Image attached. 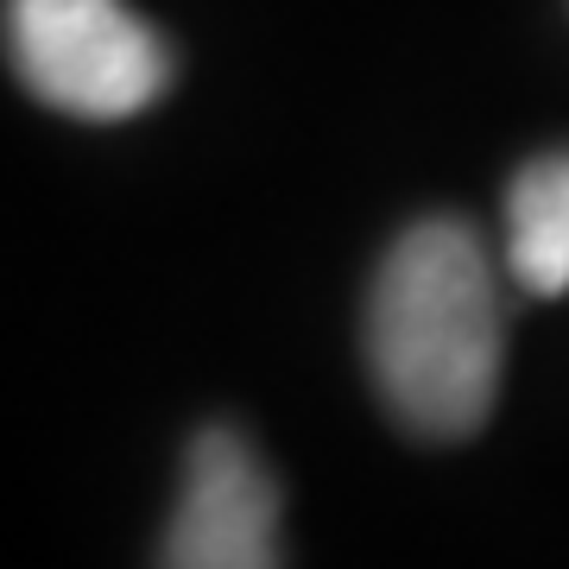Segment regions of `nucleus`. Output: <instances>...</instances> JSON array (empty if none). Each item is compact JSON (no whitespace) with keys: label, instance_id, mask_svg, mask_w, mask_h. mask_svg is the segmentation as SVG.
Returning <instances> with one entry per match:
<instances>
[{"label":"nucleus","instance_id":"nucleus-4","mask_svg":"<svg viewBox=\"0 0 569 569\" xmlns=\"http://www.w3.org/2000/svg\"><path fill=\"white\" fill-rule=\"evenodd\" d=\"M507 272L538 298H563L569 291V152H545L512 178Z\"/></svg>","mask_w":569,"mask_h":569},{"label":"nucleus","instance_id":"nucleus-2","mask_svg":"<svg viewBox=\"0 0 569 569\" xmlns=\"http://www.w3.org/2000/svg\"><path fill=\"white\" fill-rule=\"evenodd\" d=\"M7 58L77 121H127L171 82V51L127 0H7Z\"/></svg>","mask_w":569,"mask_h":569},{"label":"nucleus","instance_id":"nucleus-3","mask_svg":"<svg viewBox=\"0 0 569 569\" xmlns=\"http://www.w3.org/2000/svg\"><path fill=\"white\" fill-rule=\"evenodd\" d=\"M279 550V488L241 430H203L183 462L178 512L164 526L159 563L171 569H272Z\"/></svg>","mask_w":569,"mask_h":569},{"label":"nucleus","instance_id":"nucleus-1","mask_svg":"<svg viewBox=\"0 0 569 569\" xmlns=\"http://www.w3.org/2000/svg\"><path fill=\"white\" fill-rule=\"evenodd\" d=\"M500 355L507 310L481 234L449 216L406 228L367 291V367L399 430L475 437L500 392Z\"/></svg>","mask_w":569,"mask_h":569}]
</instances>
